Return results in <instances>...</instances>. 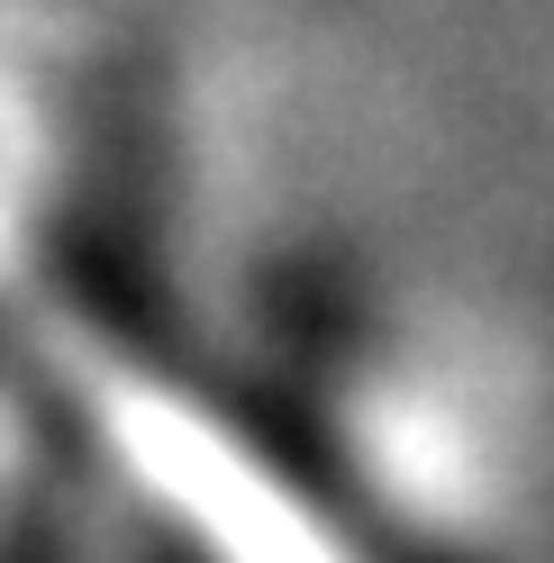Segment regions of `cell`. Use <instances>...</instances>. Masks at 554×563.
Wrapping results in <instances>:
<instances>
[{"instance_id":"obj_1","label":"cell","mask_w":554,"mask_h":563,"mask_svg":"<svg viewBox=\"0 0 554 563\" xmlns=\"http://www.w3.org/2000/svg\"><path fill=\"white\" fill-rule=\"evenodd\" d=\"M100 418H110V437L128 454L136 490H146V509L164 527H182L210 563H355L336 527L309 518L300 490L273 473L255 445L236 454L200 400H182V391H119Z\"/></svg>"}]
</instances>
